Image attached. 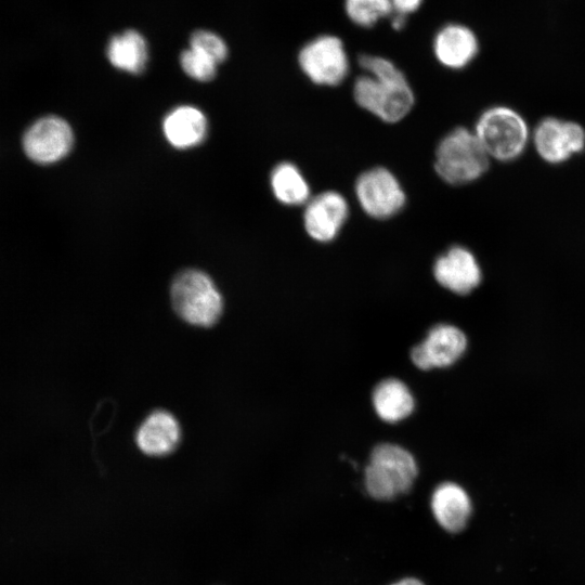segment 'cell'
I'll use <instances>...</instances> for the list:
<instances>
[{
    "label": "cell",
    "instance_id": "1",
    "mask_svg": "<svg viewBox=\"0 0 585 585\" xmlns=\"http://www.w3.org/2000/svg\"><path fill=\"white\" fill-rule=\"evenodd\" d=\"M359 64L366 74L354 81L353 96L358 105L385 122L403 119L415 102L404 74L381 56L361 55Z\"/></svg>",
    "mask_w": 585,
    "mask_h": 585
},
{
    "label": "cell",
    "instance_id": "2",
    "mask_svg": "<svg viewBox=\"0 0 585 585\" xmlns=\"http://www.w3.org/2000/svg\"><path fill=\"white\" fill-rule=\"evenodd\" d=\"M473 132L489 158L500 162L520 158L532 135L525 118L506 105H494L483 110Z\"/></svg>",
    "mask_w": 585,
    "mask_h": 585
},
{
    "label": "cell",
    "instance_id": "3",
    "mask_svg": "<svg viewBox=\"0 0 585 585\" xmlns=\"http://www.w3.org/2000/svg\"><path fill=\"white\" fill-rule=\"evenodd\" d=\"M417 473L416 459L408 450L382 442L370 452L364 469V485L373 498L389 500L408 492Z\"/></svg>",
    "mask_w": 585,
    "mask_h": 585
},
{
    "label": "cell",
    "instance_id": "4",
    "mask_svg": "<svg viewBox=\"0 0 585 585\" xmlns=\"http://www.w3.org/2000/svg\"><path fill=\"white\" fill-rule=\"evenodd\" d=\"M490 160L473 130L457 127L439 142L434 169L447 184L465 185L480 179L487 171Z\"/></svg>",
    "mask_w": 585,
    "mask_h": 585
},
{
    "label": "cell",
    "instance_id": "5",
    "mask_svg": "<svg viewBox=\"0 0 585 585\" xmlns=\"http://www.w3.org/2000/svg\"><path fill=\"white\" fill-rule=\"evenodd\" d=\"M170 297L177 314L191 325L212 326L222 314V296L210 276L203 271L187 269L177 274Z\"/></svg>",
    "mask_w": 585,
    "mask_h": 585
},
{
    "label": "cell",
    "instance_id": "6",
    "mask_svg": "<svg viewBox=\"0 0 585 585\" xmlns=\"http://www.w3.org/2000/svg\"><path fill=\"white\" fill-rule=\"evenodd\" d=\"M354 192L362 210L374 219L391 218L405 205V193L399 180L384 167L361 173L355 181Z\"/></svg>",
    "mask_w": 585,
    "mask_h": 585
},
{
    "label": "cell",
    "instance_id": "7",
    "mask_svg": "<svg viewBox=\"0 0 585 585\" xmlns=\"http://www.w3.org/2000/svg\"><path fill=\"white\" fill-rule=\"evenodd\" d=\"M531 142L541 159L559 165L585 150V129L576 121L548 116L536 123Z\"/></svg>",
    "mask_w": 585,
    "mask_h": 585
},
{
    "label": "cell",
    "instance_id": "8",
    "mask_svg": "<svg viewBox=\"0 0 585 585\" xmlns=\"http://www.w3.org/2000/svg\"><path fill=\"white\" fill-rule=\"evenodd\" d=\"M299 65L308 78L321 86H337L349 72V62L342 41L323 35L309 41L299 52Z\"/></svg>",
    "mask_w": 585,
    "mask_h": 585
},
{
    "label": "cell",
    "instance_id": "9",
    "mask_svg": "<svg viewBox=\"0 0 585 585\" xmlns=\"http://www.w3.org/2000/svg\"><path fill=\"white\" fill-rule=\"evenodd\" d=\"M468 346L466 334L455 325L440 323L411 349V361L420 370L446 368L455 364Z\"/></svg>",
    "mask_w": 585,
    "mask_h": 585
},
{
    "label": "cell",
    "instance_id": "10",
    "mask_svg": "<svg viewBox=\"0 0 585 585\" xmlns=\"http://www.w3.org/2000/svg\"><path fill=\"white\" fill-rule=\"evenodd\" d=\"M73 143L74 134L70 126L56 116L38 119L23 136L26 155L42 165L64 158L72 150Z\"/></svg>",
    "mask_w": 585,
    "mask_h": 585
},
{
    "label": "cell",
    "instance_id": "11",
    "mask_svg": "<svg viewBox=\"0 0 585 585\" xmlns=\"http://www.w3.org/2000/svg\"><path fill=\"white\" fill-rule=\"evenodd\" d=\"M349 214L344 196L336 191H325L311 197L303 211L308 235L320 243L335 239Z\"/></svg>",
    "mask_w": 585,
    "mask_h": 585
},
{
    "label": "cell",
    "instance_id": "12",
    "mask_svg": "<svg viewBox=\"0 0 585 585\" xmlns=\"http://www.w3.org/2000/svg\"><path fill=\"white\" fill-rule=\"evenodd\" d=\"M434 280L453 294L465 296L482 281L481 266L476 256L466 247L453 246L440 255L432 268Z\"/></svg>",
    "mask_w": 585,
    "mask_h": 585
},
{
    "label": "cell",
    "instance_id": "13",
    "mask_svg": "<svg viewBox=\"0 0 585 585\" xmlns=\"http://www.w3.org/2000/svg\"><path fill=\"white\" fill-rule=\"evenodd\" d=\"M181 428L177 418L169 412H152L139 426L135 443L148 456L161 457L171 454L179 445Z\"/></svg>",
    "mask_w": 585,
    "mask_h": 585
},
{
    "label": "cell",
    "instance_id": "14",
    "mask_svg": "<svg viewBox=\"0 0 585 585\" xmlns=\"http://www.w3.org/2000/svg\"><path fill=\"white\" fill-rule=\"evenodd\" d=\"M431 510L444 530L456 533L466 526L472 505L469 495L460 485L443 482L432 493Z\"/></svg>",
    "mask_w": 585,
    "mask_h": 585
},
{
    "label": "cell",
    "instance_id": "15",
    "mask_svg": "<svg viewBox=\"0 0 585 585\" xmlns=\"http://www.w3.org/2000/svg\"><path fill=\"white\" fill-rule=\"evenodd\" d=\"M478 48L472 30L459 24L444 26L433 41L435 57L443 66L452 69L467 66L477 55Z\"/></svg>",
    "mask_w": 585,
    "mask_h": 585
},
{
    "label": "cell",
    "instance_id": "16",
    "mask_svg": "<svg viewBox=\"0 0 585 585\" xmlns=\"http://www.w3.org/2000/svg\"><path fill=\"white\" fill-rule=\"evenodd\" d=\"M372 405L382 421L395 424L412 415L415 408V399L404 381L390 377L380 380L374 387Z\"/></svg>",
    "mask_w": 585,
    "mask_h": 585
},
{
    "label": "cell",
    "instance_id": "17",
    "mask_svg": "<svg viewBox=\"0 0 585 585\" xmlns=\"http://www.w3.org/2000/svg\"><path fill=\"white\" fill-rule=\"evenodd\" d=\"M165 136L177 148L199 144L207 132V120L202 110L193 106H180L171 110L162 123Z\"/></svg>",
    "mask_w": 585,
    "mask_h": 585
},
{
    "label": "cell",
    "instance_id": "18",
    "mask_svg": "<svg viewBox=\"0 0 585 585\" xmlns=\"http://www.w3.org/2000/svg\"><path fill=\"white\" fill-rule=\"evenodd\" d=\"M107 57L113 66L131 74H140L147 62L146 42L138 31L126 30L110 39Z\"/></svg>",
    "mask_w": 585,
    "mask_h": 585
},
{
    "label": "cell",
    "instance_id": "19",
    "mask_svg": "<svg viewBox=\"0 0 585 585\" xmlns=\"http://www.w3.org/2000/svg\"><path fill=\"white\" fill-rule=\"evenodd\" d=\"M271 187L276 199L285 205L298 206L311 198L309 183L291 162H281L273 169Z\"/></svg>",
    "mask_w": 585,
    "mask_h": 585
},
{
    "label": "cell",
    "instance_id": "20",
    "mask_svg": "<svg viewBox=\"0 0 585 585\" xmlns=\"http://www.w3.org/2000/svg\"><path fill=\"white\" fill-rule=\"evenodd\" d=\"M344 6L350 20L362 27H370L393 13L390 0H346Z\"/></svg>",
    "mask_w": 585,
    "mask_h": 585
},
{
    "label": "cell",
    "instance_id": "21",
    "mask_svg": "<svg viewBox=\"0 0 585 585\" xmlns=\"http://www.w3.org/2000/svg\"><path fill=\"white\" fill-rule=\"evenodd\" d=\"M180 62L183 70L199 81L211 80L218 65L210 56L192 47L182 52Z\"/></svg>",
    "mask_w": 585,
    "mask_h": 585
},
{
    "label": "cell",
    "instance_id": "22",
    "mask_svg": "<svg viewBox=\"0 0 585 585\" xmlns=\"http://www.w3.org/2000/svg\"><path fill=\"white\" fill-rule=\"evenodd\" d=\"M191 47L198 49L210 56L217 64L227 56V48L224 41L216 34L207 30H197L191 36Z\"/></svg>",
    "mask_w": 585,
    "mask_h": 585
},
{
    "label": "cell",
    "instance_id": "23",
    "mask_svg": "<svg viewBox=\"0 0 585 585\" xmlns=\"http://www.w3.org/2000/svg\"><path fill=\"white\" fill-rule=\"evenodd\" d=\"M393 9V13L407 15L408 13H412L416 11L422 0H390Z\"/></svg>",
    "mask_w": 585,
    "mask_h": 585
},
{
    "label": "cell",
    "instance_id": "24",
    "mask_svg": "<svg viewBox=\"0 0 585 585\" xmlns=\"http://www.w3.org/2000/svg\"><path fill=\"white\" fill-rule=\"evenodd\" d=\"M406 15L395 13L392 17L391 25L394 29L400 30L404 27Z\"/></svg>",
    "mask_w": 585,
    "mask_h": 585
},
{
    "label": "cell",
    "instance_id": "25",
    "mask_svg": "<svg viewBox=\"0 0 585 585\" xmlns=\"http://www.w3.org/2000/svg\"><path fill=\"white\" fill-rule=\"evenodd\" d=\"M393 585H424V584L417 578L407 577V578L401 580L400 582Z\"/></svg>",
    "mask_w": 585,
    "mask_h": 585
}]
</instances>
